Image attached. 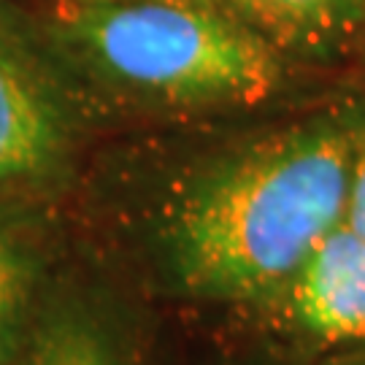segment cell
I'll return each instance as SVG.
<instances>
[{
	"label": "cell",
	"instance_id": "obj_1",
	"mask_svg": "<svg viewBox=\"0 0 365 365\" xmlns=\"http://www.w3.org/2000/svg\"><path fill=\"white\" fill-rule=\"evenodd\" d=\"M363 133L352 119H314L197 170L163 222L173 282L192 298H271L344 222Z\"/></svg>",
	"mask_w": 365,
	"mask_h": 365
},
{
	"label": "cell",
	"instance_id": "obj_2",
	"mask_svg": "<svg viewBox=\"0 0 365 365\" xmlns=\"http://www.w3.org/2000/svg\"><path fill=\"white\" fill-rule=\"evenodd\" d=\"M71 33L106 78L168 106H255L282 84L279 49L209 0H103Z\"/></svg>",
	"mask_w": 365,
	"mask_h": 365
},
{
	"label": "cell",
	"instance_id": "obj_3",
	"mask_svg": "<svg viewBox=\"0 0 365 365\" xmlns=\"http://www.w3.org/2000/svg\"><path fill=\"white\" fill-rule=\"evenodd\" d=\"M260 306L284 327L327 346L365 341V241L339 222Z\"/></svg>",
	"mask_w": 365,
	"mask_h": 365
},
{
	"label": "cell",
	"instance_id": "obj_4",
	"mask_svg": "<svg viewBox=\"0 0 365 365\" xmlns=\"http://www.w3.org/2000/svg\"><path fill=\"white\" fill-rule=\"evenodd\" d=\"M66 141L63 108L38 60L0 19V184L41 179Z\"/></svg>",
	"mask_w": 365,
	"mask_h": 365
},
{
	"label": "cell",
	"instance_id": "obj_5",
	"mask_svg": "<svg viewBox=\"0 0 365 365\" xmlns=\"http://www.w3.org/2000/svg\"><path fill=\"white\" fill-rule=\"evenodd\" d=\"M279 52L325 57L365 30V0H222Z\"/></svg>",
	"mask_w": 365,
	"mask_h": 365
},
{
	"label": "cell",
	"instance_id": "obj_6",
	"mask_svg": "<svg viewBox=\"0 0 365 365\" xmlns=\"http://www.w3.org/2000/svg\"><path fill=\"white\" fill-rule=\"evenodd\" d=\"M25 365H122V357L95 317L57 309L33 330Z\"/></svg>",
	"mask_w": 365,
	"mask_h": 365
},
{
	"label": "cell",
	"instance_id": "obj_7",
	"mask_svg": "<svg viewBox=\"0 0 365 365\" xmlns=\"http://www.w3.org/2000/svg\"><path fill=\"white\" fill-rule=\"evenodd\" d=\"M36 265L19 238L0 222V365L11 363L33 295Z\"/></svg>",
	"mask_w": 365,
	"mask_h": 365
},
{
	"label": "cell",
	"instance_id": "obj_8",
	"mask_svg": "<svg viewBox=\"0 0 365 365\" xmlns=\"http://www.w3.org/2000/svg\"><path fill=\"white\" fill-rule=\"evenodd\" d=\"M344 222L365 241V133L363 138H360V144H357V155H354Z\"/></svg>",
	"mask_w": 365,
	"mask_h": 365
},
{
	"label": "cell",
	"instance_id": "obj_9",
	"mask_svg": "<svg viewBox=\"0 0 365 365\" xmlns=\"http://www.w3.org/2000/svg\"><path fill=\"white\" fill-rule=\"evenodd\" d=\"M325 365H365V341L349 344L344 352H339L336 357H330Z\"/></svg>",
	"mask_w": 365,
	"mask_h": 365
}]
</instances>
